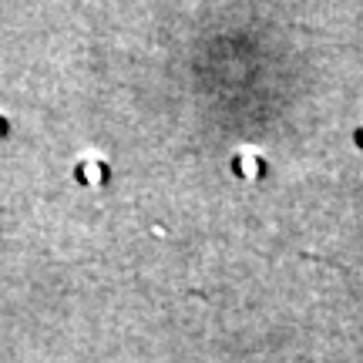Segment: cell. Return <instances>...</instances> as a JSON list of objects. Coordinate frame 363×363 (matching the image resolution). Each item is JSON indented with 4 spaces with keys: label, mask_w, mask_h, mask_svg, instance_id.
Wrapping results in <instances>:
<instances>
[{
    "label": "cell",
    "mask_w": 363,
    "mask_h": 363,
    "mask_svg": "<svg viewBox=\"0 0 363 363\" xmlns=\"http://www.w3.org/2000/svg\"><path fill=\"white\" fill-rule=\"evenodd\" d=\"M233 172L239 179L256 182V179H262V172H266V158H262L259 148L242 145V148H235V155H233Z\"/></svg>",
    "instance_id": "1"
},
{
    "label": "cell",
    "mask_w": 363,
    "mask_h": 363,
    "mask_svg": "<svg viewBox=\"0 0 363 363\" xmlns=\"http://www.w3.org/2000/svg\"><path fill=\"white\" fill-rule=\"evenodd\" d=\"M7 128H11V125H7V118L0 115V138H4V135H7Z\"/></svg>",
    "instance_id": "3"
},
{
    "label": "cell",
    "mask_w": 363,
    "mask_h": 363,
    "mask_svg": "<svg viewBox=\"0 0 363 363\" xmlns=\"http://www.w3.org/2000/svg\"><path fill=\"white\" fill-rule=\"evenodd\" d=\"M74 179L81 185H88V189H101L104 182H108V162L101 155H84L78 158V165H74Z\"/></svg>",
    "instance_id": "2"
},
{
    "label": "cell",
    "mask_w": 363,
    "mask_h": 363,
    "mask_svg": "<svg viewBox=\"0 0 363 363\" xmlns=\"http://www.w3.org/2000/svg\"><path fill=\"white\" fill-rule=\"evenodd\" d=\"M357 145H360V148H363V125H360V128H357Z\"/></svg>",
    "instance_id": "4"
}]
</instances>
